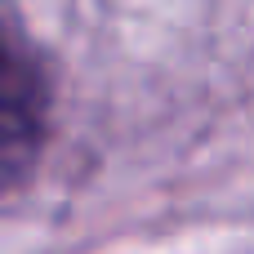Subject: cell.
Instances as JSON below:
<instances>
[{"label": "cell", "instance_id": "obj_1", "mask_svg": "<svg viewBox=\"0 0 254 254\" xmlns=\"http://www.w3.org/2000/svg\"><path fill=\"white\" fill-rule=\"evenodd\" d=\"M49 71L18 18L0 0V192L18 188L49 138Z\"/></svg>", "mask_w": 254, "mask_h": 254}]
</instances>
